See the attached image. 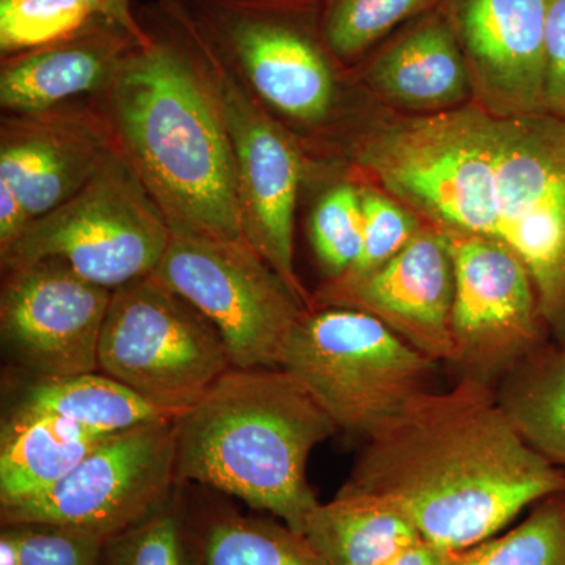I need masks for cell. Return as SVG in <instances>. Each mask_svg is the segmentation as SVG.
Masks as SVG:
<instances>
[{
	"label": "cell",
	"instance_id": "cell-1",
	"mask_svg": "<svg viewBox=\"0 0 565 565\" xmlns=\"http://www.w3.org/2000/svg\"><path fill=\"white\" fill-rule=\"evenodd\" d=\"M375 188L438 232L497 241L533 278L552 340L565 344V121L501 118L473 103L375 121L353 143Z\"/></svg>",
	"mask_w": 565,
	"mask_h": 565
},
{
	"label": "cell",
	"instance_id": "cell-2",
	"mask_svg": "<svg viewBox=\"0 0 565 565\" xmlns=\"http://www.w3.org/2000/svg\"><path fill=\"white\" fill-rule=\"evenodd\" d=\"M341 489L384 498L423 541L462 552L565 493V470L520 437L493 386L459 379L371 434Z\"/></svg>",
	"mask_w": 565,
	"mask_h": 565
},
{
	"label": "cell",
	"instance_id": "cell-3",
	"mask_svg": "<svg viewBox=\"0 0 565 565\" xmlns=\"http://www.w3.org/2000/svg\"><path fill=\"white\" fill-rule=\"evenodd\" d=\"M166 13L104 90L107 125L172 232L247 243L210 40L181 3Z\"/></svg>",
	"mask_w": 565,
	"mask_h": 565
},
{
	"label": "cell",
	"instance_id": "cell-4",
	"mask_svg": "<svg viewBox=\"0 0 565 565\" xmlns=\"http://www.w3.org/2000/svg\"><path fill=\"white\" fill-rule=\"evenodd\" d=\"M177 481L196 482L267 512L297 533L318 508L308 460L340 430L282 367H232L174 419Z\"/></svg>",
	"mask_w": 565,
	"mask_h": 565
},
{
	"label": "cell",
	"instance_id": "cell-5",
	"mask_svg": "<svg viewBox=\"0 0 565 565\" xmlns=\"http://www.w3.org/2000/svg\"><path fill=\"white\" fill-rule=\"evenodd\" d=\"M435 366L374 316L349 308L305 311L280 359L340 430L364 438L426 392Z\"/></svg>",
	"mask_w": 565,
	"mask_h": 565
},
{
	"label": "cell",
	"instance_id": "cell-6",
	"mask_svg": "<svg viewBox=\"0 0 565 565\" xmlns=\"http://www.w3.org/2000/svg\"><path fill=\"white\" fill-rule=\"evenodd\" d=\"M170 239L169 222L115 145L76 195L24 230L2 266L61 259L115 291L154 273Z\"/></svg>",
	"mask_w": 565,
	"mask_h": 565
},
{
	"label": "cell",
	"instance_id": "cell-7",
	"mask_svg": "<svg viewBox=\"0 0 565 565\" xmlns=\"http://www.w3.org/2000/svg\"><path fill=\"white\" fill-rule=\"evenodd\" d=\"M98 364L174 418L234 367L217 329L152 274L111 292Z\"/></svg>",
	"mask_w": 565,
	"mask_h": 565
},
{
	"label": "cell",
	"instance_id": "cell-8",
	"mask_svg": "<svg viewBox=\"0 0 565 565\" xmlns=\"http://www.w3.org/2000/svg\"><path fill=\"white\" fill-rule=\"evenodd\" d=\"M217 329L234 367H278L307 307L247 243L172 232L152 273Z\"/></svg>",
	"mask_w": 565,
	"mask_h": 565
},
{
	"label": "cell",
	"instance_id": "cell-9",
	"mask_svg": "<svg viewBox=\"0 0 565 565\" xmlns=\"http://www.w3.org/2000/svg\"><path fill=\"white\" fill-rule=\"evenodd\" d=\"M195 2L193 18L223 57L247 77L256 96L303 125L329 117L334 76L321 24L307 22L313 6L303 0Z\"/></svg>",
	"mask_w": 565,
	"mask_h": 565
},
{
	"label": "cell",
	"instance_id": "cell-10",
	"mask_svg": "<svg viewBox=\"0 0 565 565\" xmlns=\"http://www.w3.org/2000/svg\"><path fill=\"white\" fill-rule=\"evenodd\" d=\"M174 419L104 438L46 492L2 505L0 522L82 527L107 539L140 522L180 486Z\"/></svg>",
	"mask_w": 565,
	"mask_h": 565
},
{
	"label": "cell",
	"instance_id": "cell-11",
	"mask_svg": "<svg viewBox=\"0 0 565 565\" xmlns=\"http://www.w3.org/2000/svg\"><path fill=\"white\" fill-rule=\"evenodd\" d=\"M445 236L455 266L451 333L459 379L497 386L552 343L533 278L503 244L455 232Z\"/></svg>",
	"mask_w": 565,
	"mask_h": 565
},
{
	"label": "cell",
	"instance_id": "cell-12",
	"mask_svg": "<svg viewBox=\"0 0 565 565\" xmlns=\"http://www.w3.org/2000/svg\"><path fill=\"white\" fill-rule=\"evenodd\" d=\"M210 46L212 73L234 152L245 241L311 310L313 296L305 289L294 264L302 158L296 141L234 76L211 40Z\"/></svg>",
	"mask_w": 565,
	"mask_h": 565
},
{
	"label": "cell",
	"instance_id": "cell-13",
	"mask_svg": "<svg viewBox=\"0 0 565 565\" xmlns=\"http://www.w3.org/2000/svg\"><path fill=\"white\" fill-rule=\"evenodd\" d=\"M111 292L61 259L7 267L0 299L3 349L36 381L96 373Z\"/></svg>",
	"mask_w": 565,
	"mask_h": 565
},
{
	"label": "cell",
	"instance_id": "cell-14",
	"mask_svg": "<svg viewBox=\"0 0 565 565\" xmlns=\"http://www.w3.org/2000/svg\"><path fill=\"white\" fill-rule=\"evenodd\" d=\"M455 266L445 236L426 225L403 250L362 277L326 280L311 310L349 308L374 316L435 363L451 364Z\"/></svg>",
	"mask_w": 565,
	"mask_h": 565
},
{
	"label": "cell",
	"instance_id": "cell-15",
	"mask_svg": "<svg viewBox=\"0 0 565 565\" xmlns=\"http://www.w3.org/2000/svg\"><path fill=\"white\" fill-rule=\"evenodd\" d=\"M471 103L494 117L545 114L548 0H444Z\"/></svg>",
	"mask_w": 565,
	"mask_h": 565
},
{
	"label": "cell",
	"instance_id": "cell-16",
	"mask_svg": "<svg viewBox=\"0 0 565 565\" xmlns=\"http://www.w3.org/2000/svg\"><path fill=\"white\" fill-rule=\"evenodd\" d=\"M115 145L110 126L88 115L11 114L2 121L0 188L21 200L32 223L76 195Z\"/></svg>",
	"mask_w": 565,
	"mask_h": 565
},
{
	"label": "cell",
	"instance_id": "cell-17",
	"mask_svg": "<svg viewBox=\"0 0 565 565\" xmlns=\"http://www.w3.org/2000/svg\"><path fill=\"white\" fill-rule=\"evenodd\" d=\"M147 36V31L103 18L65 39L3 57L0 104L11 114H36L74 96L107 90Z\"/></svg>",
	"mask_w": 565,
	"mask_h": 565
},
{
	"label": "cell",
	"instance_id": "cell-18",
	"mask_svg": "<svg viewBox=\"0 0 565 565\" xmlns=\"http://www.w3.org/2000/svg\"><path fill=\"white\" fill-rule=\"evenodd\" d=\"M363 81L381 102L411 115L471 103L467 63L441 7L386 40L364 66Z\"/></svg>",
	"mask_w": 565,
	"mask_h": 565
},
{
	"label": "cell",
	"instance_id": "cell-19",
	"mask_svg": "<svg viewBox=\"0 0 565 565\" xmlns=\"http://www.w3.org/2000/svg\"><path fill=\"white\" fill-rule=\"evenodd\" d=\"M104 438L61 416L18 407L0 435V508L46 492Z\"/></svg>",
	"mask_w": 565,
	"mask_h": 565
},
{
	"label": "cell",
	"instance_id": "cell-20",
	"mask_svg": "<svg viewBox=\"0 0 565 565\" xmlns=\"http://www.w3.org/2000/svg\"><path fill=\"white\" fill-rule=\"evenodd\" d=\"M303 535L327 565H385L422 541L384 498L343 489L311 512Z\"/></svg>",
	"mask_w": 565,
	"mask_h": 565
},
{
	"label": "cell",
	"instance_id": "cell-21",
	"mask_svg": "<svg viewBox=\"0 0 565 565\" xmlns=\"http://www.w3.org/2000/svg\"><path fill=\"white\" fill-rule=\"evenodd\" d=\"M494 394L520 437L565 470V344L552 341L527 356Z\"/></svg>",
	"mask_w": 565,
	"mask_h": 565
},
{
	"label": "cell",
	"instance_id": "cell-22",
	"mask_svg": "<svg viewBox=\"0 0 565 565\" xmlns=\"http://www.w3.org/2000/svg\"><path fill=\"white\" fill-rule=\"evenodd\" d=\"M18 407L61 416L102 437L174 418L99 371L36 381L25 390Z\"/></svg>",
	"mask_w": 565,
	"mask_h": 565
},
{
	"label": "cell",
	"instance_id": "cell-23",
	"mask_svg": "<svg viewBox=\"0 0 565 565\" xmlns=\"http://www.w3.org/2000/svg\"><path fill=\"white\" fill-rule=\"evenodd\" d=\"M193 565H327L280 520L218 509L192 527Z\"/></svg>",
	"mask_w": 565,
	"mask_h": 565
},
{
	"label": "cell",
	"instance_id": "cell-24",
	"mask_svg": "<svg viewBox=\"0 0 565 565\" xmlns=\"http://www.w3.org/2000/svg\"><path fill=\"white\" fill-rule=\"evenodd\" d=\"M103 18L145 32L125 0H0V52L10 57L35 50Z\"/></svg>",
	"mask_w": 565,
	"mask_h": 565
},
{
	"label": "cell",
	"instance_id": "cell-25",
	"mask_svg": "<svg viewBox=\"0 0 565 565\" xmlns=\"http://www.w3.org/2000/svg\"><path fill=\"white\" fill-rule=\"evenodd\" d=\"M444 0H321L319 24L330 55L352 62Z\"/></svg>",
	"mask_w": 565,
	"mask_h": 565
},
{
	"label": "cell",
	"instance_id": "cell-26",
	"mask_svg": "<svg viewBox=\"0 0 565 565\" xmlns=\"http://www.w3.org/2000/svg\"><path fill=\"white\" fill-rule=\"evenodd\" d=\"M563 494L534 505L512 530L455 552L449 565H565Z\"/></svg>",
	"mask_w": 565,
	"mask_h": 565
},
{
	"label": "cell",
	"instance_id": "cell-27",
	"mask_svg": "<svg viewBox=\"0 0 565 565\" xmlns=\"http://www.w3.org/2000/svg\"><path fill=\"white\" fill-rule=\"evenodd\" d=\"M99 565H193L192 527L177 493L107 539Z\"/></svg>",
	"mask_w": 565,
	"mask_h": 565
},
{
	"label": "cell",
	"instance_id": "cell-28",
	"mask_svg": "<svg viewBox=\"0 0 565 565\" xmlns=\"http://www.w3.org/2000/svg\"><path fill=\"white\" fill-rule=\"evenodd\" d=\"M310 239L327 280L343 277L359 258L363 244L360 185H334L316 204Z\"/></svg>",
	"mask_w": 565,
	"mask_h": 565
},
{
	"label": "cell",
	"instance_id": "cell-29",
	"mask_svg": "<svg viewBox=\"0 0 565 565\" xmlns=\"http://www.w3.org/2000/svg\"><path fill=\"white\" fill-rule=\"evenodd\" d=\"M106 535L50 523H14L0 531V565H99Z\"/></svg>",
	"mask_w": 565,
	"mask_h": 565
},
{
	"label": "cell",
	"instance_id": "cell-30",
	"mask_svg": "<svg viewBox=\"0 0 565 565\" xmlns=\"http://www.w3.org/2000/svg\"><path fill=\"white\" fill-rule=\"evenodd\" d=\"M363 212V244L359 258L343 277H362L393 259L423 228L415 212L392 195L375 189L360 188ZM341 278V277H340Z\"/></svg>",
	"mask_w": 565,
	"mask_h": 565
},
{
	"label": "cell",
	"instance_id": "cell-31",
	"mask_svg": "<svg viewBox=\"0 0 565 565\" xmlns=\"http://www.w3.org/2000/svg\"><path fill=\"white\" fill-rule=\"evenodd\" d=\"M545 114L565 121V0H548Z\"/></svg>",
	"mask_w": 565,
	"mask_h": 565
},
{
	"label": "cell",
	"instance_id": "cell-32",
	"mask_svg": "<svg viewBox=\"0 0 565 565\" xmlns=\"http://www.w3.org/2000/svg\"><path fill=\"white\" fill-rule=\"evenodd\" d=\"M452 555H455V552H449V550L441 548V546L430 544V542L422 539L385 565H449Z\"/></svg>",
	"mask_w": 565,
	"mask_h": 565
},
{
	"label": "cell",
	"instance_id": "cell-33",
	"mask_svg": "<svg viewBox=\"0 0 565 565\" xmlns=\"http://www.w3.org/2000/svg\"><path fill=\"white\" fill-rule=\"evenodd\" d=\"M125 2L132 7V0H125Z\"/></svg>",
	"mask_w": 565,
	"mask_h": 565
},
{
	"label": "cell",
	"instance_id": "cell-34",
	"mask_svg": "<svg viewBox=\"0 0 565 565\" xmlns=\"http://www.w3.org/2000/svg\"><path fill=\"white\" fill-rule=\"evenodd\" d=\"M563 498H564V504H565V493L563 494Z\"/></svg>",
	"mask_w": 565,
	"mask_h": 565
}]
</instances>
